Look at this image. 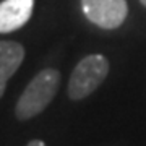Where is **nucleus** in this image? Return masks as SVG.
Here are the masks:
<instances>
[{"label":"nucleus","instance_id":"1","mask_svg":"<svg viewBox=\"0 0 146 146\" xmlns=\"http://www.w3.org/2000/svg\"><path fill=\"white\" fill-rule=\"evenodd\" d=\"M60 86V72L57 68H44L29 81L16 101L15 115L25 122L36 117L50 104Z\"/></svg>","mask_w":146,"mask_h":146},{"label":"nucleus","instance_id":"2","mask_svg":"<svg viewBox=\"0 0 146 146\" xmlns=\"http://www.w3.org/2000/svg\"><path fill=\"white\" fill-rule=\"evenodd\" d=\"M109 73V60L102 54L86 55L73 68L68 80V98L72 101H80L88 98L99 88Z\"/></svg>","mask_w":146,"mask_h":146},{"label":"nucleus","instance_id":"3","mask_svg":"<svg viewBox=\"0 0 146 146\" xmlns=\"http://www.w3.org/2000/svg\"><path fill=\"white\" fill-rule=\"evenodd\" d=\"M86 20L102 29H117L128 15L127 0H81Z\"/></svg>","mask_w":146,"mask_h":146},{"label":"nucleus","instance_id":"4","mask_svg":"<svg viewBox=\"0 0 146 146\" xmlns=\"http://www.w3.org/2000/svg\"><path fill=\"white\" fill-rule=\"evenodd\" d=\"M34 10V0H2L0 2V34L25 26Z\"/></svg>","mask_w":146,"mask_h":146},{"label":"nucleus","instance_id":"5","mask_svg":"<svg viewBox=\"0 0 146 146\" xmlns=\"http://www.w3.org/2000/svg\"><path fill=\"white\" fill-rule=\"evenodd\" d=\"M25 47L16 41H0V99L5 93L7 81L16 73L25 60Z\"/></svg>","mask_w":146,"mask_h":146},{"label":"nucleus","instance_id":"6","mask_svg":"<svg viewBox=\"0 0 146 146\" xmlns=\"http://www.w3.org/2000/svg\"><path fill=\"white\" fill-rule=\"evenodd\" d=\"M26 146H46V143H44V141H41V140H31Z\"/></svg>","mask_w":146,"mask_h":146},{"label":"nucleus","instance_id":"7","mask_svg":"<svg viewBox=\"0 0 146 146\" xmlns=\"http://www.w3.org/2000/svg\"><path fill=\"white\" fill-rule=\"evenodd\" d=\"M140 3H141L143 7H146V0H140Z\"/></svg>","mask_w":146,"mask_h":146}]
</instances>
